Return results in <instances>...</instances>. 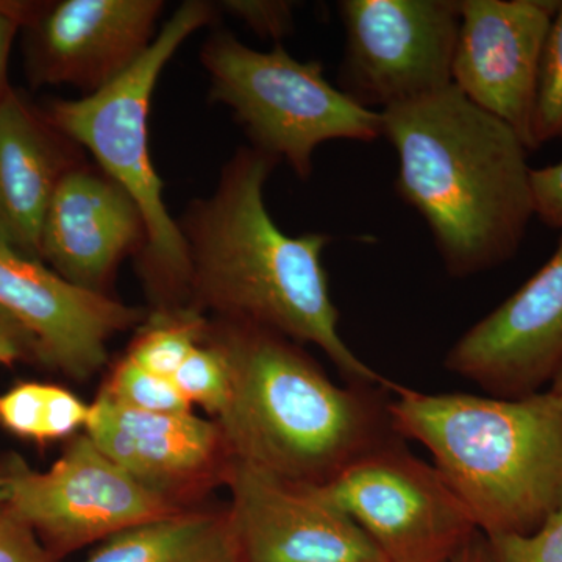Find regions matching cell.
<instances>
[{
  "instance_id": "obj_18",
  "label": "cell",
  "mask_w": 562,
  "mask_h": 562,
  "mask_svg": "<svg viewBox=\"0 0 562 562\" xmlns=\"http://www.w3.org/2000/svg\"><path fill=\"white\" fill-rule=\"evenodd\" d=\"M85 562H244L231 514L181 512L105 539Z\"/></svg>"
},
{
  "instance_id": "obj_17",
  "label": "cell",
  "mask_w": 562,
  "mask_h": 562,
  "mask_svg": "<svg viewBox=\"0 0 562 562\" xmlns=\"http://www.w3.org/2000/svg\"><path fill=\"white\" fill-rule=\"evenodd\" d=\"M85 432L111 461L168 495L173 486L209 471L227 452L217 420L192 413L139 412L103 391L90 405Z\"/></svg>"
},
{
  "instance_id": "obj_25",
  "label": "cell",
  "mask_w": 562,
  "mask_h": 562,
  "mask_svg": "<svg viewBox=\"0 0 562 562\" xmlns=\"http://www.w3.org/2000/svg\"><path fill=\"white\" fill-rule=\"evenodd\" d=\"M0 562H49L36 531L7 506L0 508Z\"/></svg>"
},
{
  "instance_id": "obj_11",
  "label": "cell",
  "mask_w": 562,
  "mask_h": 562,
  "mask_svg": "<svg viewBox=\"0 0 562 562\" xmlns=\"http://www.w3.org/2000/svg\"><path fill=\"white\" fill-rule=\"evenodd\" d=\"M443 364L492 397H530L552 386L562 368V231L546 265L469 328Z\"/></svg>"
},
{
  "instance_id": "obj_31",
  "label": "cell",
  "mask_w": 562,
  "mask_h": 562,
  "mask_svg": "<svg viewBox=\"0 0 562 562\" xmlns=\"http://www.w3.org/2000/svg\"><path fill=\"white\" fill-rule=\"evenodd\" d=\"M550 391L557 392V394L562 395V368L561 371L558 372L557 379H554L552 386H550Z\"/></svg>"
},
{
  "instance_id": "obj_20",
  "label": "cell",
  "mask_w": 562,
  "mask_h": 562,
  "mask_svg": "<svg viewBox=\"0 0 562 562\" xmlns=\"http://www.w3.org/2000/svg\"><path fill=\"white\" fill-rule=\"evenodd\" d=\"M172 382L191 406H202L214 417L225 412L231 398L232 366L216 325H211L206 338L188 355Z\"/></svg>"
},
{
  "instance_id": "obj_13",
  "label": "cell",
  "mask_w": 562,
  "mask_h": 562,
  "mask_svg": "<svg viewBox=\"0 0 562 562\" xmlns=\"http://www.w3.org/2000/svg\"><path fill=\"white\" fill-rule=\"evenodd\" d=\"M560 0H461L452 83L531 149L547 35Z\"/></svg>"
},
{
  "instance_id": "obj_21",
  "label": "cell",
  "mask_w": 562,
  "mask_h": 562,
  "mask_svg": "<svg viewBox=\"0 0 562 562\" xmlns=\"http://www.w3.org/2000/svg\"><path fill=\"white\" fill-rule=\"evenodd\" d=\"M562 139V2L554 13L543 46L535 111H532L531 149Z\"/></svg>"
},
{
  "instance_id": "obj_26",
  "label": "cell",
  "mask_w": 562,
  "mask_h": 562,
  "mask_svg": "<svg viewBox=\"0 0 562 562\" xmlns=\"http://www.w3.org/2000/svg\"><path fill=\"white\" fill-rule=\"evenodd\" d=\"M535 214L547 227L562 231V161L531 171Z\"/></svg>"
},
{
  "instance_id": "obj_16",
  "label": "cell",
  "mask_w": 562,
  "mask_h": 562,
  "mask_svg": "<svg viewBox=\"0 0 562 562\" xmlns=\"http://www.w3.org/2000/svg\"><path fill=\"white\" fill-rule=\"evenodd\" d=\"M81 150L10 88L0 101V243L40 260L47 210L63 177L87 161Z\"/></svg>"
},
{
  "instance_id": "obj_24",
  "label": "cell",
  "mask_w": 562,
  "mask_h": 562,
  "mask_svg": "<svg viewBox=\"0 0 562 562\" xmlns=\"http://www.w3.org/2000/svg\"><path fill=\"white\" fill-rule=\"evenodd\" d=\"M221 10L238 18L255 35L276 41L286 38L294 31V2L286 0H225Z\"/></svg>"
},
{
  "instance_id": "obj_4",
  "label": "cell",
  "mask_w": 562,
  "mask_h": 562,
  "mask_svg": "<svg viewBox=\"0 0 562 562\" xmlns=\"http://www.w3.org/2000/svg\"><path fill=\"white\" fill-rule=\"evenodd\" d=\"M395 431L431 454L486 539L530 536L562 505V395L392 392Z\"/></svg>"
},
{
  "instance_id": "obj_15",
  "label": "cell",
  "mask_w": 562,
  "mask_h": 562,
  "mask_svg": "<svg viewBox=\"0 0 562 562\" xmlns=\"http://www.w3.org/2000/svg\"><path fill=\"white\" fill-rule=\"evenodd\" d=\"M147 243L143 214L120 183L83 161L63 177L52 199L40 260L66 280L103 292L127 257Z\"/></svg>"
},
{
  "instance_id": "obj_19",
  "label": "cell",
  "mask_w": 562,
  "mask_h": 562,
  "mask_svg": "<svg viewBox=\"0 0 562 562\" xmlns=\"http://www.w3.org/2000/svg\"><path fill=\"white\" fill-rule=\"evenodd\" d=\"M90 406L52 384L25 382L0 395V425L35 442L60 441L83 430Z\"/></svg>"
},
{
  "instance_id": "obj_1",
  "label": "cell",
  "mask_w": 562,
  "mask_h": 562,
  "mask_svg": "<svg viewBox=\"0 0 562 562\" xmlns=\"http://www.w3.org/2000/svg\"><path fill=\"white\" fill-rule=\"evenodd\" d=\"M279 162L251 146L239 147L213 194L192 201L177 220L190 260V306L301 346L313 344L347 383L394 387L339 333L322 262L331 236L288 235L269 214L265 187Z\"/></svg>"
},
{
  "instance_id": "obj_2",
  "label": "cell",
  "mask_w": 562,
  "mask_h": 562,
  "mask_svg": "<svg viewBox=\"0 0 562 562\" xmlns=\"http://www.w3.org/2000/svg\"><path fill=\"white\" fill-rule=\"evenodd\" d=\"M398 195L427 222L457 279L516 257L535 214L528 147L454 85L380 111Z\"/></svg>"
},
{
  "instance_id": "obj_6",
  "label": "cell",
  "mask_w": 562,
  "mask_h": 562,
  "mask_svg": "<svg viewBox=\"0 0 562 562\" xmlns=\"http://www.w3.org/2000/svg\"><path fill=\"white\" fill-rule=\"evenodd\" d=\"M210 99L235 114L254 149L286 161L299 179L313 173L314 151L328 140L371 143L382 113L366 109L325 79L321 63L299 61L283 43L260 52L228 31H213L201 50Z\"/></svg>"
},
{
  "instance_id": "obj_12",
  "label": "cell",
  "mask_w": 562,
  "mask_h": 562,
  "mask_svg": "<svg viewBox=\"0 0 562 562\" xmlns=\"http://www.w3.org/2000/svg\"><path fill=\"white\" fill-rule=\"evenodd\" d=\"M0 310L36 344L40 360L74 380L109 362V342L146 319L143 310L88 290L0 243Z\"/></svg>"
},
{
  "instance_id": "obj_30",
  "label": "cell",
  "mask_w": 562,
  "mask_h": 562,
  "mask_svg": "<svg viewBox=\"0 0 562 562\" xmlns=\"http://www.w3.org/2000/svg\"><path fill=\"white\" fill-rule=\"evenodd\" d=\"M7 502V486H5V475L3 472H0V508L5 506Z\"/></svg>"
},
{
  "instance_id": "obj_29",
  "label": "cell",
  "mask_w": 562,
  "mask_h": 562,
  "mask_svg": "<svg viewBox=\"0 0 562 562\" xmlns=\"http://www.w3.org/2000/svg\"><path fill=\"white\" fill-rule=\"evenodd\" d=\"M452 562H492L490 542L482 532L473 536L471 541L465 543Z\"/></svg>"
},
{
  "instance_id": "obj_3",
  "label": "cell",
  "mask_w": 562,
  "mask_h": 562,
  "mask_svg": "<svg viewBox=\"0 0 562 562\" xmlns=\"http://www.w3.org/2000/svg\"><path fill=\"white\" fill-rule=\"evenodd\" d=\"M232 366L227 408L217 417L228 457L325 486L384 447L405 441L390 413L394 387L336 384L277 333L214 322Z\"/></svg>"
},
{
  "instance_id": "obj_9",
  "label": "cell",
  "mask_w": 562,
  "mask_h": 562,
  "mask_svg": "<svg viewBox=\"0 0 562 562\" xmlns=\"http://www.w3.org/2000/svg\"><path fill=\"white\" fill-rule=\"evenodd\" d=\"M3 475L7 508L60 550L105 541L181 512L172 495L124 471L87 432L77 435L47 471L13 460Z\"/></svg>"
},
{
  "instance_id": "obj_8",
  "label": "cell",
  "mask_w": 562,
  "mask_h": 562,
  "mask_svg": "<svg viewBox=\"0 0 562 562\" xmlns=\"http://www.w3.org/2000/svg\"><path fill=\"white\" fill-rule=\"evenodd\" d=\"M321 487L386 562H452L479 535L442 473L409 452L406 441L384 447Z\"/></svg>"
},
{
  "instance_id": "obj_23",
  "label": "cell",
  "mask_w": 562,
  "mask_h": 562,
  "mask_svg": "<svg viewBox=\"0 0 562 562\" xmlns=\"http://www.w3.org/2000/svg\"><path fill=\"white\" fill-rule=\"evenodd\" d=\"M492 562H562V505L530 536L487 539Z\"/></svg>"
},
{
  "instance_id": "obj_5",
  "label": "cell",
  "mask_w": 562,
  "mask_h": 562,
  "mask_svg": "<svg viewBox=\"0 0 562 562\" xmlns=\"http://www.w3.org/2000/svg\"><path fill=\"white\" fill-rule=\"evenodd\" d=\"M220 7L188 0L162 24L149 50L120 79L74 101H54L44 111L63 135L87 150L106 176L135 201L146 224L147 243L138 271L160 308L181 306L190 286V260L179 224L162 198L149 146L151 95L181 44L214 24Z\"/></svg>"
},
{
  "instance_id": "obj_22",
  "label": "cell",
  "mask_w": 562,
  "mask_h": 562,
  "mask_svg": "<svg viewBox=\"0 0 562 562\" xmlns=\"http://www.w3.org/2000/svg\"><path fill=\"white\" fill-rule=\"evenodd\" d=\"M102 391L113 401L139 412L192 413L190 402L181 395L172 379L155 375L127 357L117 362L111 372L109 384Z\"/></svg>"
},
{
  "instance_id": "obj_27",
  "label": "cell",
  "mask_w": 562,
  "mask_h": 562,
  "mask_svg": "<svg viewBox=\"0 0 562 562\" xmlns=\"http://www.w3.org/2000/svg\"><path fill=\"white\" fill-rule=\"evenodd\" d=\"M31 358L40 360L36 344L9 314L0 310V366H13Z\"/></svg>"
},
{
  "instance_id": "obj_7",
  "label": "cell",
  "mask_w": 562,
  "mask_h": 562,
  "mask_svg": "<svg viewBox=\"0 0 562 562\" xmlns=\"http://www.w3.org/2000/svg\"><path fill=\"white\" fill-rule=\"evenodd\" d=\"M339 90L369 110L452 85L461 0H341Z\"/></svg>"
},
{
  "instance_id": "obj_10",
  "label": "cell",
  "mask_w": 562,
  "mask_h": 562,
  "mask_svg": "<svg viewBox=\"0 0 562 562\" xmlns=\"http://www.w3.org/2000/svg\"><path fill=\"white\" fill-rule=\"evenodd\" d=\"M224 479L244 562H386L317 484L292 482L232 457Z\"/></svg>"
},
{
  "instance_id": "obj_14",
  "label": "cell",
  "mask_w": 562,
  "mask_h": 562,
  "mask_svg": "<svg viewBox=\"0 0 562 562\" xmlns=\"http://www.w3.org/2000/svg\"><path fill=\"white\" fill-rule=\"evenodd\" d=\"M161 0H58L31 7L27 70L32 85L102 90L135 65L157 38Z\"/></svg>"
},
{
  "instance_id": "obj_28",
  "label": "cell",
  "mask_w": 562,
  "mask_h": 562,
  "mask_svg": "<svg viewBox=\"0 0 562 562\" xmlns=\"http://www.w3.org/2000/svg\"><path fill=\"white\" fill-rule=\"evenodd\" d=\"M31 7L22 3H0V101L9 92V81H7V70H9V60L11 46H13L14 36L24 25Z\"/></svg>"
}]
</instances>
